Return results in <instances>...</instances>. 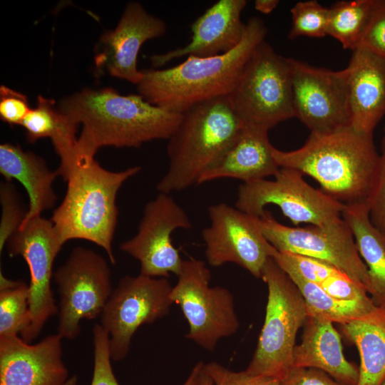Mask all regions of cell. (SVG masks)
<instances>
[{
    "mask_svg": "<svg viewBox=\"0 0 385 385\" xmlns=\"http://www.w3.org/2000/svg\"><path fill=\"white\" fill-rule=\"evenodd\" d=\"M59 111L77 128L76 165L94 159L102 147L138 148L169 139L182 113L148 102L140 94L121 95L111 88H85L61 101Z\"/></svg>",
    "mask_w": 385,
    "mask_h": 385,
    "instance_id": "obj_1",
    "label": "cell"
},
{
    "mask_svg": "<svg viewBox=\"0 0 385 385\" xmlns=\"http://www.w3.org/2000/svg\"><path fill=\"white\" fill-rule=\"evenodd\" d=\"M279 168L297 170L314 178L322 190L344 204L366 202L375 185L379 154L373 134L345 127L328 133H311L300 148L274 147Z\"/></svg>",
    "mask_w": 385,
    "mask_h": 385,
    "instance_id": "obj_2",
    "label": "cell"
},
{
    "mask_svg": "<svg viewBox=\"0 0 385 385\" xmlns=\"http://www.w3.org/2000/svg\"><path fill=\"white\" fill-rule=\"evenodd\" d=\"M267 34L263 21L251 17L246 22L242 41L229 52L210 57L189 56L173 67L142 70L137 84L138 94L153 105L178 113L197 104L227 97L252 51L265 41Z\"/></svg>",
    "mask_w": 385,
    "mask_h": 385,
    "instance_id": "obj_3",
    "label": "cell"
},
{
    "mask_svg": "<svg viewBox=\"0 0 385 385\" xmlns=\"http://www.w3.org/2000/svg\"><path fill=\"white\" fill-rule=\"evenodd\" d=\"M244 128L227 96L197 104L182 113L168 139V168L157 184L158 192L170 194L198 185L200 178L222 160Z\"/></svg>",
    "mask_w": 385,
    "mask_h": 385,
    "instance_id": "obj_4",
    "label": "cell"
},
{
    "mask_svg": "<svg viewBox=\"0 0 385 385\" xmlns=\"http://www.w3.org/2000/svg\"><path fill=\"white\" fill-rule=\"evenodd\" d=\"M140 170V166H133L113 172L95 159L75 165L63 180L66 192L51 218L62 243L73 239L92 242L115 264L112 245L118 216L117 194Z\"/></svg>",
    "mask_w": 385,
    "mask_h": 385,
    "instance_id": "obj_5",
    "label": "cell"
},
{
    "mask_svg": "<svg viewBox=\"0 0 385 385\" xmlns=\"http://www.w3.org/2000/svg\"><path fill=\"white\" fill-rule=\"evenodd\" d=\"M261 278L268 289L265 322L245 371L280 379L292 367L297 334L308 317L307 309L297 285L273 258Z\"/></svg>",
    "mask_w": 385,
    "mask_h": 385,
    "instance_id": "obj_6",
    "label": "cell"
},
{
    "mask_svg": "<svg viewBox=\"0 0 385 385\" xmlns=\"http://www.w3.org/2000/svg\"><path fill=\"white\" fill-rule=\"evenodd\" d=\"M227 97L247 127L269 131L295 117L289 58L262 41L252 51Z\"/></svg>",
    "mask_w": 385,
    "mask_h": 385,
    "instance_id": "obj_7",
    "label": "cell"
},
{
    "mask_svg": "<svg viewBox=\"0 0 385 385\" xmlns=\"http://www.w3.org/2000/svg\"><path fill=\"white\" fill-rule=\"evenodd\" d=\"M210 279V271L204 261L184 260L170 297L180 307L188 323L185 337L211 351L221 339L237 332L240 321L232 294L225 287H211Z\"/></svg>",
    "mask_w": 385,
    "mask_h": 385,
    "instance_id": "obj_8",
    "label": "cell"
},
{
    "mask_svg": "<svg viewBox=\"0 0 385 385\" xmlns=\"http://www.w3.org/2000/svg\"><path fill=\"white\" fill-rule=\"evenodd\" d=\"M53 277L59 294L57 334L74 339L81 332V321L101 315L113 292L109 265L93 250L76 247Z\"/></svg>",
    "mask_w": 385,
    "mask_h": 385,
    "instance_id": "obj_9",
    "label": "cell"
},
{
    "mask_svg": "<svg viewBox=\"0 0 385 385\" xmlns=\"http://www.w3.org/2000/svg\"><path fill=\"white\" fill-rule=\"evenodd\" d=\"M274 180H258L241 184L235 207L262 217L265 207L275 205L294 225H324L342 217L344 204L307 183L299 171L280 168Z\"/></svg>",
    "mask_w": 385,
    "mask_h": 385,
    "instance_id": "obj_10",
    "label": "cell"
},
{
    "mask_svg": "<svg viewBox=\"0 0 385 385\" xmlns=\"http://www.w3.org/2000/svg\"><path fill=\"white\" fill-rule=\"evenodd\" d=\"M173 286L168 278L139 274L120 279L101 313V326L109 335L112 361L128 355L131 339L143 324L155 322L170 313Z\"/></svg>",
    "mask_w": 385,
    "mask_h": 385,
    "instance_id": "obj_11",
    "label": "cell"
},
{
    "mask_svg": "<svg viewBox=\"0 0 385 385\" xmlns=\"http://www.w3.org/2000/svg\"><path fill=\"white\" fill-rule=\"evenodd\" d=\"M265 239L279 252H289L327 262L363 286L369 294L368 269L352 232L342 217L324 225L292 227L281 224L270 212L260 217Z\"/></svg>",
    "mask_w": 385,
    "mask_h": 385,
    "instance_id": "obj_12",
    "label": "cell"
},
{
    "mask_svg": "<svg viewBox=\"0 0 385 385\" xmlns=\"http://www.w3.org/2000/svg\"><path fill=\"white\" fill-rule=\"evenodd\" d=\"M63 245L52 221L41 215L22 223L6 242L9 256H21L30 272L31 324L21 337L26 342L38 337L48 319L58 312L51 281L55 258Z\"/></svg>",
    "mask_w": 385,
    "mask_h": 385,
    "instance_id": "obj_13",
    "label": "cell"
},
{
    "mask_svg": "<svg viewBox=\"0 0 385 385\" xmlns=\"http://www.w3.org/2000/svg\"><path fill=\"white\" fill-rule=\"evenodd\" d=\"M207 211L210 224L202 231L207 263L216 267L234 263L261 278L277 250L263 235L260 217L225 202L212 205Z\"/></svg>",
    "mask_w": 385,
    "mask_h": 385,
    "instance_id": "obj_14",
    "label": "cell"
},
{
    "mask_svg": "<svg viewBox=\"0 0 385 385\" xmlns=\"http://www.w3.org/2000/svg\"><path fill=\"white\" fill-rule=\"evenodd\" d=\"M295 117L311 133L351 126L349 68L332 71L289 58Z\"/></svg>",
    "mask_w": 385,
    "mask_h": 385,
    "instance_id": "obj_15",
    "label": "cell"
},
{
    "mask_svg": "<svg viewBox=\"0 0 385 385\" xmlns=\"http://www.w3.org/2000/svg\"><path fill=\"white\" fill-rule=\"evenodd\" d=\"M192 227L185 210L169 194L159 192L145 205L137 233L122 242L120 250L139 262L143 275L178 276L184 260L173 245L171 236L176 230Z\"/></svg>",
    "mask_w": 385,
    "mask_h": 385,
    "instance_id": "obj_16",
    "label": "cell"
},
{
    "mask_svg": "<svg viewBox=\"0 0 385 385\" xmlns=\"http://www.w3.org/2000/svg\"><path fill=\"white\" fill-rule=\"evenodd\" d=\"M166 30L163 19L148 13L140 3L129 2L117 26L100 38L94 56L96 69L137 85L143 76L137 68L143 44Z\"/></svg>",
    "mask_w": 385,
    "mask_h": 385,
    "instance_id": "obj_17",
    "label": "cell"
},
{
    "mask_svg": "<svg viewBox=\"0 0 385 385\" xmlns=\"http://www.w3.org/2000/svg\"><path fill=\"white\" fill-rule=\"evenodd\" d=\"M61 340L58 334L34 344L19 335L0 337V385H64L69 377Z\"/></svg>",
    "mask_w": 385,
    "mask_h": 385,
    "instance_id": "obj_18",
    "label": "cell"
},
{
    "mask_svg": "<svg viewBox=\"0 0 385 385\" xmlns=\"http://www.w3.org/2000/svg\"><path fill=\"white\" fill-rule=\"evenodd\" d=\"M246 4V0H219L213 4L190 25V41L183 47L153 55V66L183 56H215L236 48L246 31V23L241 20Z\"/></svg>",
    "mask_w": 385,
    "mask_h": 385,
    "instance_id": "obj_19",
    "label": "cell"
},
{
    "mask_svg": "<svg viewBox=\"0 0 385 385\" xmlns=\"http://www.w3.org/2000/svg\"><path fill=\"white\" fill-rule=\"evenodd\" d=\"M348 67L351 126L373 134L385 115V59L358 48Z\"/></svg>",
    "mask_w": 385,
    "mask_h": 385,
    "instance_id": "obj_20",
    "label": "cell"
},
{
    "mask_svg": "<svg viewBox=\"0 0 385 385\" xmlns=\"http://www.w3.org/2000/svg\"><path fill=\"white\" fill-rule=\"evenodd\" d=\"M300 344L293 352L292 367L321 370L345 385H357L359 366L344 356L340 335L333 322L308 317Z\"/></svg>",
    "mask_w": 385,
    "mask_h": 385,
    "instance_id": "obj_21",
    "label": "cell"
},
{
    "mask_svg": "<svg viewBox=\"0 0 385 385\" xmlns=\"http://www.w3.org/2000/svg\"><path fill=\"white\" fill-rule=\"evenodd\" d=\"M273 148L268 131L245 126L222 160L200 178L198 185L221 178L247 183L274 176L280 168L273 157Z\"/></svg>",
    "mask_w": 385,
    "mask_h": 385,
    "instance_id": "obj_22",
    "label": "cell"
},
{
    "mask_svg": "<svg viewBox=\"0 0 385 385\" xmlns=\"http://www.w3.org/2000/svg\"><path fill=\"white\" fill-rule=\"evenodd\" d=\"M0 173L6 181L21 183L28 193L29 205L22 223L41 216L56 204L58 197L53 183L58 174L49 170L41 157L19 145L1 144Z\"/></svg>",
    "mask_w": 385,
    "mask_h": 385,
    "instance_id": "obj_23",
    "label": "cell"
},
{
    "mask_svg": "<svg viewBox=\"0 0 385 385\" xmlns=\"http://www.w3.org/2000/svg\"><path fill=\"white\" fill-rule=\"evenodd\" d=\"M342 217L367 267L369 294L377 307L385 309V236L371 223L366 202L344 204Z\"/></svg>",
    "mask_w": 385,
    "mask_h": 385,
    "instance_id": "obj_24",
    "label": "cell"
},
{
    "mask_svg": "<svg viewBox=\"0 0 385 385\" xmlns=\"http://www.w3.org/2000/svg\"><path fill=\"white\" fill-rule=\"evenodd\" d=\"M21 125L29 143L51 138L60 158L58 175L62 176L74 166L78 128L59 111L54 100L38 96L36 106L31 109Z\"/></svg>",
    "mask_w": 385,
    "mask_h": 385,
    "instance_id": "obj_25",
    "label": "cell"
},
{
    "mask_svg": "<svg viewBox=\"0 0 385 385\" xmlns=\"http://www.w3.org/2000/svg\"><path fill=\"white\" fill-rule=\"evenodd\" d=\"M345 337L359 351L360 364L357 385H381L385 378V309L341 324Z\"/></svg>",
    "mask_w": 385,
    "mask_h": 385,
    "instance_id": "obj_26",
    "label": "cell"
},
{
    "mask_svg": "<svg viewBox=\"0 0 385 385\" xmlns=\"http://www.w3.org/2000/svg\"><path fill=\"white\" fill-rule=\"evenodd\" d=\"M287 274L305 300L308 317L343 324L360 319L379 307L371 297L364 300L338 299L327 294L315 283L306 281L293 273Z\"/></svg>",
    "mask_w": 385,
    "mask_h": 385,
    "instance_id": "obj_27",
    "label": "cell"
},
{
    "mask_svg": "<svg viewBox=\"0 0 385 385\" xmlns=\"http://www.w3.org/2000/svg\"><path fill=\"white\" fill-rule=\"evenodd\" d=\"M376 0L341 1L329 8L328 35L344 48L356 50L373 13Z\"/></svg>",
    "mask_w": 385,
    "mask_h": 385,
    "instance_id": "obj_28",
    "label": "cell"
},
{
    "mask_svg": "<svg viewBox=\"0 0 385 385\" xmlns=\"http://www.w3.org/2000/svg\"><path fill=\"white\" fill-rule=\"evenodd\" d=\"M29 285L0 272V337L21 335L31 324Z\"/></svg>",
    "mask_w": 385,
    "mask_h": 385,
    "instance_id": "obj_29",
    "label": "cell"
},
{
    "mask_svg": "<svg viewBox=\"0 0 385 385\" xmlns=\"http://www.w3.org/2000/svg\"><path fill=\"white\" fill-rule=\"evenodd\" d=\"M290 11L292 24L289 38L300 36L322 38L328 35L329 8L312 0L297 3Z\"/></svg>",
    "mask_w": 385,
    "mask_h": 385,
    "instance_id": "obj_30",
    "label": "cell"
},
{
    "mask_svg": "<svg viewBox=\"0 0 385 385\" xmlns=\"http://www.w3.org/2000/svg\"><path fill=\"white\" fill-rule=\"evenodd\" d=\"M272 258L286 273L295 274L317 284L342 272L323 260L289 252L276 250Z\"/></svg>",
    "mask_w": 385,
    "mask_h": 385,
    "instance_id": "obj_31",
    "label": "cell"
},
{
    "mask_svg": "<svg viewBox=\"0 0 385 385\" xmlns=\"http://www.w3.org/2000/svg\"><path fill=\"white\" fill-rule=\"evenodd\" d=\"M1 217L0 222V252L9 239L19 230L26 213L20 202L16 188L11 181L4 180L0 185Z\"/></svg>",
    "mask_w": 385,
    "mask_h": 385,
    "instance_id": "obj_32",
    "label": "cell"
},
{
    "mask_svg": "<svg viewBox=\"0 0 385 385\" xmlns=\"http://www.w3.org/2000/svg\"><path fill=\"white\" fill-rule=\"evenodd\" d=\"M93 372L91 385H120L113 373L109 335L101 324L93 327Z\"/></svg>",
    "mask_w": 385,
    "mask_h": 385,
    "instance_id": "obj_33",
    "label": "cell"
},
{
    "mask_svg": "<svg viewBox=\"0 0 385 385\" xmlns=\"http://www.w3.org/2000/svg\"><path fill=\"white\" fill-rule=\"evenodd\" d=\"M203 371L213 385H280L279 379L249 374L245 370L233 371L216 361L204 364Z\"/></svg>",
    "mask_w": 385,
    "mask_h": 385,
    "instance_id": "obj_34",
    "label": "cell"
},
{
    "mask_svg": "<svg viewBox=\"0 0 385 385\" xmlns=\"http://www.w3.org/2000/svg\"><path fill=\"white\" fill-rule=\"evenodd\" d=\"M358 48L385 59V0H376L373 13Z\"/></svg>",
    "mask_w": 385,
    "mask_h": 385,
    "instance_id": "obj_35",
    "label": "cell"
},
{
    "mask_svg": "<svg viewBox=\"0 0 385 385\" xmlns=\"http://www.w3.org/2000/svg\"><path fill=\"white\" fill-rule=\"evenodd\" d=\"M366 203L374 226L385 236V135L381 140L377 176Z\"/></svg>",
    "mask_w": 385,
    "mask_h": 385,
    "instance_id": "obj_36",
    "label": "cell"
},
{
    "mask_svg": "<svg viewBox=\"0 0 385 385\" xmlns=\"http://www.w3.org/2000/svg\"><path fill=\"white\" fill-rule=\"evenodd\" d=\"M31 108L26 95L1 85L0 87V117L9 125H21Z\"/></svg>",
    "mask_w": 385,
    "mask_h": 385,
    "instance_id": "obj_37",
    "label": "cell"
},
{
    "mask_svg": "<svg viewBox=\"0 0 385 385\" xmlns=\"http://www.w3.org/2000/svg\"><path fill=\"white\" fill-rule=\"evenodd\" d=\"M319 285L329 295L341 300H364L370 298L366 289L344 272L334 275Z\"/></svg>",
    "mask_w": 385,
    "mask_h": 385,
    "instance_id": "obj_38",
    "label": "cell"
},
{
    "mask_svg": "<svg viewBox=\"0 0 385 385\" xmlns=\"http://www.w3.org/2000/svg\"><path fill=\"white\" fill-rule=\"evenodd\" d=\"M279 380L280 385H345L314 368L292 367Z\"/></svg>",
    "mask_w": 385,
    "mask_h": 385,
    "instance_id": "obj_39",
    "label": "cell"
},
{
    "mask_svg": "<svg viewBox=\"0 0 385 385\" xmlns=\"http://www.w3.org/2000/svg\"><path fill=\"white\" fill-rule=\"evenodd\" d=\"M278 0H256L255 9L262 14L271 13L278 5Z\"/></svg>",
    "mask_w": 385,
    "mask_h": 385,
    "instance_id": "obj_40",
    "label": "cell"
},
{
    "mask_svg": "<svg viewBox=\"0 0 385 385\" xmlns=\"http://www.w3.org/2000/svg\"><path fill=\"white\" fill-rule=\"evenodd\" d=\"M203 365L202 362L197 363L183 385H200Z\"/></svg>",
    "mask_w": 385,
    "mask_h": 385,
    "instance_id": "obj_41",
    "label": "cell"
},
{
    "mask_svg": "<svg viewBox=\"0 0 385 385\" xmlns=\"http://www.w3.org/2000/svg\"><path fill=\"white\" fill-rule=\"evenodd\" d=\"M200 385H213L211 379L205 373H204L203 368L202 371Z\"/></svg>",
    "mask_w": 385,
    "mask_h": 385,
    "instance_id": "obj_42",
    "label": "cell"
},
{
    "mask_svg": "<svg viewBox=\"0 0 385 385\" xmlns=\"http://www.w3.org/2000/svg\"><path fill=\"white\" fill-rule=\"evenodd\" d=\"M78 384V376L77 375H73L69 377L68 381L64 385H77Z\"/></svg>",
    "mask_w": 385,
    "mask_h": 385,
    "instance_id": "obj_43",
    "label": "cell"
},
{
    "mask_svg": "<svg viewBox=\"0 0 385 385\" xmlns=\"http://www.w3.org/2000/svg\"><path fill=\"white\" fill-rule=\"evenodd\" d=\"M381 385H385V378H384V380L382 381Z\"/></svg>",
    "mask_w": 385,
    "mask_h": 385,
    "instance_id": "obj_44",
    "label": "cell"
},
{
    "mask_svg": "<svg viewBox=\"0 0 385 385\" xmlns=\"http://www.w3.org/2000/svg\"><path fill=\"white\" fill-rule=\"evenodd\" d=\"M384 132H385V126H384Z\"/></svg>",
    "mask_w": 385,
    "mask_h": 385,
    "instance_id": "obj_45",
    "label": "cell"
}]
</instances>
